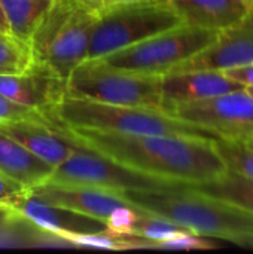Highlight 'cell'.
<instances>
[{"instance_id": "83f0119b", "label": "cell", "mask_w": 253, "mask_h": 254, "mask_svg": "<svg viewBox=\"0 0 253 254\" xmlns=\"http://www.w3.org/2000/svg\"><path fill=\"white\" fill-rule=\"evenodd\" d=\"M0 31H4V33H10V31H9V27H7V19H6L4 10H3L1 1H0Z\"/></svg>"}, {"instance_id": "7c38bea8", "label": "cell", "mask_w": 253, "mask_h": 254, "mask_svg": "<svg viewBox=\"0 0 253 254\" xmlns=\"http://www.w3.org/2000/svg\"><path fill=\"white\" fill-rule=\"evenodd\" d=\"M253 63V7L237 22L218 31L215 40L171 71L228 70ZM170 71V73H171Z\"/></svg>"}, {"instance_id": "4316f807", "label": "cell", "mask_w": 253, "mask_h": 254, "mask_svg": "<svg viewBox=\"0 0 253 254\" xmlns=\"http://www.w3.org/2000/svg\"><path fill=\"white\" fill-rule=\"evenodd\" d=\"M86 4H91L95 9L100 7H106V6H112V4H119V3H127V1H133V0H82Z\"/></svg>"}, {"instance_id": "277c9868", "label": "cell", "mask_w": 253, "mask_h": 254, "mask_svg": "<svg viewBox=\"0 0 253 254\" xmlns=\"http://www.w3.org/2000/svg\"><path fill=\"white\" fill-rule=\"evenodd\" d=\"M97 9L82 0H54L34 31L30 45L36 63L67 79L75 67L88 60Z\"/></svg>"}, {"instance_id": "f546056e", "label": "cell", "mask_w": 253, "mask_h": 254, "mask_svg": "<svg viewBox=\"0 0 253 254\" xmlns=\"http://www.w3.org/2000/svg\"><path fill=\"white\" fill-rule=\"evenodd\" d=\"M246 140H248L249 143H252V144H253V132L251 134V135H248V137H246Z\"/></svg>"}, {"instance_id": "2e32d148", "label": "cell", "mask_w": 253, "mask_h": 254, "mask_svg": "<svg viewBox=\"0 0 253 254\" xmlns=\"http://www.w3.org/2000/svg\"><path fill=\"white\" fill-rule=\"evenodd\" d=\"M183 24L222 30L249 9L240 0H166Z\"/></svg>"}, {"instance_id": "5bb4252c", "label": "cell", "mask_w": 253, "mask_h": 254, "mask_svg": "<svg viewBox=\"0 0 253 254\" xmlns=\"http://www.w3.org/2000/svg\"><path fill=\"white\" fill-rule=\"evenodd\" d=\"M242 88L219 70L171 71L161 76L163 109L171 104L212 98Z\"/></svg>"}, {"instance_id": "4fadbf2b", "label": "cell", "mask_w": 253, "mask_h": 254, "mask_svg": "<svg viewBox=\"0 0 253 254\" xmlns=\"http://www.w3.org/2000/svg\"><path fill=\"white\" fill-rule=\"evenodd\" d=\"M0 94L19 106L46 115L66 97V79L34 61L25 71L0 74Z\"/></svg>"}, {"instance_id": "8fae6325", "label": "cell", "mask_w": 253, "mask_h": 254, "mask_svg": "<svg viewBox=\"0 0 253 254\" xmlns=\"http://www.w3.org/2000/svg\"><path fill=\"white\" fill-rule=\"evenodd\" d=\"M18 222L28 223L42 234L70 243L75 237L103 234L112 231L104 222L58 207L34 196L28 189L6 201Z\"/></svg>"}, {"instance_id": "7a4b0ae2", "label": "cell", "mask_w": 253, "mask_h": 254, "mask_svg": "<svg viewBox=\"0 0 253 254\" xmlns=\"http://www.w3.org/2000/svg\"><path fill=\"white\" fill-rule=\"evenodd\" d=\"M136 207L166 217L189 232L253 249V213L218 199L191 185L121 192Z\"/></svg>"}, {"instance_id": "f1b7e54d", "label": "cell", "mask_w": 253, "mask_h": 254, "mask_svg": "<svg viewBox=\"0 0 253 254\" xmlns=\"http://www.w3.org/2000/svg\"><path fill=\"white\" fill-rule=\"evenodd\" d=\"M248 9H251V7H253V0H240Z\"/></svg>"}, {"instance_id": "5b68a950", "label": "cell", "mask_w": 253, "mask_h": 254, "mask_svg": "<svg viewBox=\"0 0 253 254\" xmlns=\"http://www.w3.org/2000/svg\"><path fill=\"white\" fill-rule=\"evenodd\" d=\"M179 24L182 19L166 0H133L100 7L88 60L101 58Z\"/></svg>"}, {"instance_id": "30bf717a", "label": "cell", "mask_w": 253, "mask_h": 254, "mask_svg": "<svg viewBox=\"0 0 253 254\" xmlns=\"http://www.w3.org/2000/svg\"><path fill=\"white\" fill-rule=\"evenodd\" d=\"M28 190L45 202L98 219L115 232H124L133 216L140 210L121 192L100 188L69 186L46 182Z\"/></svg>"}, {"instance_id": "8992f818", "label": "cell", "mask_w": 253, "mask_h": 254, "mask_svg": "<svg viewBox=\"0 0 253 254\" xmlns=\"http://www.w3.org/2000/svg\"><path fill=\"white\" fill-rule=\"evenodd\" d=\"M66 95L112 106L163 109L161 76L109 67L85 60L66 79Z\"/></svg>"}, {"instance_id": "3957f363", "label": "cell", "mask_w": 253, "mask_h": 254, "mask_svg": "<svg viewBox=\"0 0 253 254\" xmlns=\"http://www.w3.org/2000/svg\"><path fill=\"white\" fill-rule=\"evenodd\" d=\"M49 122L127 135H197L219 138L212 131L182 121L164 109L112 106L64 97L49 113Z\"/></svg>"}, {"instance_id": "44dd1931", "label": "cell", "mask_w": 253, "mask_h": 254, "mask_svg": "<svg viewBox=\"0 0 253 254\" xmlns=\"http://www.w3.org/2000/svg\"><path fill=\"white\" fill-rule=\"evenodd\" d=\"M216 149L222 156L228 170H233L253 180V144L246 138H224L215 140Z\"/></svg>"}, {"instance_id": "cb8c5ba5", "label": "cell", "mask_w": 253, "mask_h": 254, "mask_svg": "<svg viewBox=\"0 0 253 254\" xmlns=\"http://www.w3.org/2000/svg\"><path fill=\"white\" fill-rule=\"evenodd\" d=\"M224 73L243 88H253V63L224 70Z\"/></svg>"}, {"instance_id": "ba28073f", "label": "cell", "mask_w": 253, "mask_h": 254, "mask_svg": "<svg viewBox=\"0 0 253 254\" xmlns=\"http://www.w3.org/2000/svg\"><path fill=\"white\" fill-rule=\"evenodd\" d=\"M46 182L69 186H91L113 192L164 189L176 185L174 182L128 168L78 144H75L73 153L54 168Z\"/></svg>"}, {"instance_id": "9a60e30c", "label": "cell", "mask_w": 253, "mask_h": 254, "mask_svg": "<svg viewBox=\"0 0 253 254\" xmlns=\"http://www.w3.org/2000/svg\"><path fill=\"white\" fill-rule=\"evenodd\" d=\"M0 131L54 168L63 164L75 150V144L66 140L52 122L31 119L9 121L0 124Z\"/></svg>"}, {"instance_id": "ac0fdd59", "label": "cell", "mask_w": 253, "mask_h": 254, "mask_svg": "<svg viewBox=\"0 0 253 254\" xmlns=\"http://www.w3.org/2000/svg\"><path fill=\"white\" fill-rule=\"evenodd\" d=\"M9 31L30 42L45 15L54 4V0H0Z\"/></svg>"}, {"instance_id": "e0dca14e", "label": "cell", "mask_w": 253, "mask_h": 254, "mask_svg": "<svg viewBox=\"0 0 253 254\" xmlns=\"http://www.w3.org/2000/svg\"><path fill=\"white\" fill-rule=\"evenodd\" d=\"M54 167L30 153L24 146L0 131V173L25 189L45 183Z\"/></svg>"}, {"instance_id": "9c48e42d", "label": "cell", "mask_w": 253, "mask_h": 254, "mask_svg": "<svg viewBox=\"0 0 253 254\" xmlns=\"http://www.w3.org/2000/svg\"><path fill=\"white\" fill-rule=\"evenodd\" d=\"M164 110L218 137L246 138L253 132V97L245 88L206 100L171 104Z\"/></svg>"}, {"instance_id": "603a6c76", "label": "cell", "mask_w": 253, "mask_h": 254, "mask_svg": "<svg viewBox=\"0 0 253 254\" xmlns=\"http://www.w3.org/2000/svg\"><path fill=\"white\" fill-rule=\"evenodd\" d=\"M218 246L209 241L206 237H200L195 234H182L174 238H170L161 243L157 249H169V250H213Z\"/></svg>"}, {"instance_id": "52a82bcc", "label": "cell", "mask_w": 253, "mask_h": 254, "mask_svg": "<svg viewBox=\"0 0 253 254\" xmlns=\"http://www.w3.org/2000/svg\"><path fill=\"white\" fill-rule=\"evenodd\" d=\"M218 31L182 22L97 60L119 70L164 76L210 45Z\"/></svg>"}, {"instance_id": "4dcf8cb0", "label": "cell", "mask_w": 253, "mask_h": 254, "mask_svg": "<svg viewBox=\"0 0 253 254\" xmlns=\"http://www.w3.org/2000/svg\"><path fill=\"white\" fill-rule=\"evenodd\" d=\"M245 89H246V91H248V92H249V94L253 97V88H245Z\"/></svg>"}, {"instance_id": "484cf974", "label": "cell", "mask_w": 253, "mask_h": 254, "mask_svg": "<svg viewBox=\"0 0 253 254\" xmlns=\"http://www.w3.org/2000/svg\"><path fill=\"white\" fill-rule=\"evenodd\" d=\"M16 216L13 214V211L7 207V204H4L3 201H0V226H6V225H12L16 223Z\"/></svg>"}, {"instance_id": "7402d4cb", "label": "cell", "mask_w": 253, "mask_h": 254, "mask_svg": "<svg viewBox=\"0 0 253 254\" xmlns=\"http://www.w3.org/2000/svg\"><path fill=\"white\" fill-rule=\"evenodd\" d=\"M21 119L49 122L43 113L28 109V107H24V106H19L0 94V124L9 122V121H21Z\"/></svg>"}, {"instance_id": "d4e9b609", "label": "cell", "mask_w": 253, "mask_h": 254, "mask_svg": "<svg viewBox=\"0 0 253 254\" xmlns=\"http://www.w3.org/2000/svg\"><path fill=\"white\" fill-rule=\"evenodd\" d=\"M27 190L24 186H21L19 183H16L15 180L6 177L4 174L0 173V201L6 202L9 199H12L13 196H16L18 193Z\"/></svg>"}, {"instance_id": "d6986e66", "label": "cell", "mask_w": 253, "mask_h": 254, "mask_svg": "<svg viewBox=\"0 0 253 254\" xmlns=\"http://www.w3.org/2000/svg\"><path fill=\"white\" fill-rule=\"evenodd\" d=\"M192 188L253 213V180L233 170H227L218 179Z\"/></svg>"}, {"instance_id": "6da1fadb", "label": "cell", "mask_w": 253, "mask_h": 254, "mask_svg": "<svg viewBox=\"0 0 253 254\" xmlns=\"http://www.w3.org/2000/svg\"><path fill=\"white\" fill-rule=\"evenodd\" d=\"M70 143L97 152L118 164L182 185H203L228 168L215 140L197 135H127L52 122Z\"/></svg>"}, {"instance_id": "ffe728a7", "label": "cell", "mask_w": 253, "mask_h": 254, "mask_svg": "<svg viewBox=\"0 0 253 254\" xmlns=\"http://www.w3.org/2000/svg\"><path fill=\"white\" fill-rule=\"evenodd\" d=\"M34 63L31 45L12 33L0 31V74L25 71Z\"/></svg>"}]
</instances>
